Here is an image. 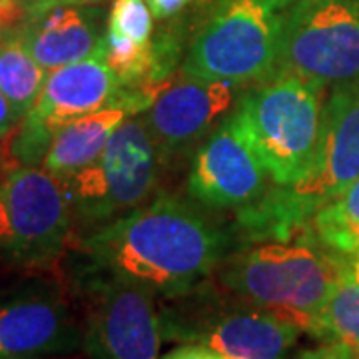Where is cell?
Returning a JSON list of instances; mask_svg holds the SVG:
<instances>
[{
    "mask_svg": "<svg viewBox=\"0 0 359 359\" xmlns=\"http://www.w3.org/2000/svg\"><path fill=\"white\" fill-rule=\"evenodd\" d=\"M74 248L90 271L142 283L162 299L192 292L236 250L230 231L170 194L82 236Z\"/></svg>",
    "mask_w": 359,
    "mask_h": 359,
    "instance_id": "obj_1",
    "label": "cell"
},
{
    "mask_svg": "<svg viewBox=\"0 0 359 359\" xmlns=\"http://www.w3.org/2000/svg\"><path fill=\"white\" fill-rule=\"evenodd\" d=\"M347 257L321 245L309 228L292 240L236 248L214 273L233 295L321 337L323 311Z\"/></svg>",
    "mask_w": 359,
    "mask_h": 359,
    "instance_id": "obj_2",
    "label": "cell"
},
{
    "mask_svg": "<svg viewBox=\"0 0 359 359\" xmlns=\"http://www.w3.org/2000/svg\"><path fill=\"white\" fill-rule=\"evenodd\" d=\"M359 178V82L330 90L321 110L318 150L304 176L276 186L240 210L238 222L254 242L292 240L309 228L316 212Z\"/></svg>",
    "mask_w": 359,
    "mask_h": 359,
    "instance_id": "obj_3",
    "label": "cell"
},
{
    "mask_svg": "<svg viewBox=\"0 0 359 359\" xmlns=\"http://www.w3.org/2000/svg\"><path fill=\"white\" fill-rule=\"evenodd\" d=\"M162 339L198 344L226 359H287L299 327L222 287L216 278L160 306Z\"/></svg>",
    "mask_w": 359,
    "mask_h": 359,
    "instance_id": "obj_4",
    "label": "cell"
},
{
    "mask_svg": "<svg viewBox=\"0 0 359 359\" xmlns=\"http://www.w3.org/2000/svg\"><path fill=\"white\" fill-rule=\"evenodd\" d=\"M323 92L290 74H273L238 100L231 118L254 146L269 180L290 186L318 150Z\"/></svg>",
    "mask_w": 359,
    "mask_h": 359,
    "instance_id": "obj_5",
    "label": "cell"
},
{
    "mask_svg": "<svg viewBox=\"0 0 359 359\" xmlns=\"http://www.w3.org/2000/svg\"><path fill=\"white\" fill-rule=\"evenodd\" d=\"M282 13L268 0H216L196 30L180 74L200 80L259 84L273 76Z\"/></svg>",
    "mask_w": 359,
    "mask_h": 359,
    "instance_id": "obj_6",
    "label": "cell"
},
{
    "mask_svg": "<svg viewBox=\"0 0 359 359\" xmlns=\"http://www.w3.org/2000/svg\"><path fill=\"white\" fill-rule=\"evenodd\" d=\"M160 160L142 116L126 118L102 154L62 180L74 230L84 226L90 233L146 204L158 184Z\"/></svg>",
    "mask_w": 359,
    "mask_h": 359,
    "instance_id": "obj_7",
    "label": "cell"
},
{
    "mask_svg": "<svg viewBox=\"0 0 359 359\" xmlns=\"http://www.w3.org/2000/svg\"><path fill=\"white\" fill-rule=\"evenodd\" d=\"M114 104H130L136 114H144L152 106V96L142 86L126 88L102 56L50 70L34 106L8 134L14 162L40 166L58 130Z\"/></svg>",
    "mask_w": 359,
    "mask_h": 359,
    "instance_id": "obj_8",
    "label": "cell"
},
{
    "mask_svg": "<svg viewBox=\"0 0 359 359\" xmlns=\"http://www.w3.org/2000/svg\"><path fill=\"white\" fill-rule=\"evenodd\" d=\"M273 74L321 92L359 82V0H295L282 11Z\"/></svg>",
    "mask_w": 359,
    "mask_h": 359,
    "instance_id": "obj_9",
    "label": "cell"
},
{
    "mask_svg": "<svg viewBox=\"0 0 359 359\" xmlns=\"http://www.w3.org/2000/svg\"><path fill=\"white\" fill-rule=\"evenodd\" d=\"M74 244L62 180L42 166H18L0 180V254L20 266L42 268Z\"/></svg>",
    "mask_w": 359,
    "mask_h": 359,
    "instance_id": "obj_10",
    "label": "cell"
},
{
    "mask_svg": "<svg viewBox=\"0 0 359 359\" xmlns=\"http://www.w3.org/2000/svg\"><path fill=\"white\" fill-rule=\"evenodd\" d=\"M82 347L90 359H160L158 295L118 276L90 271Z\"/></svg>",
    "mask_w": 359,
    "mask_h": 359,
    "instance_id": "obj_11",
    "label": "cell"
},
{
    "mask_svg": "<svg viewBox=\"0 0 359 359\" xmlns=\"http://www.w3.org/2000/svg\"><path fill=\"white\" fill-rule=\"evenodd\" d=\"M269 174L228 116L200 144L188 174L190 198L205 208L244 210L268 192Z\"/></svg>",
    "mask_w": 359,
    "mask_h": 359,
    "instance_id": "obj_12",
    "label": "cell"
},
{
    "mask_svg": "<svg viewBox=\"0 0 359 359\" xmlns=\"http://www.w3.org/2000/svg\"><path fill=\"white\" fill-rule=\"evenodd\" d=\"M233 90L230 82L219 80H168L152 106L140 114L160 156L178 154L204 140L233 106Z\"/></svg>",
    "mask_w": 359,
    "mask_h": 359,
    "instance_id": "obj_13",
    "label": "cell"
},
{
    "mask_svg": "<svg viewBox=\"0 0 359 359\" xmlns=\"http://www.w3.org/2000/svg\"><path fill=\"white\" fill-rule=\"evenodd\" d=\"M82 330L65 297L30 290L0 299V359H42L70 353Z\"/></svg>",
    "mask_w": 359,
    "mask_h": 359,
    "instance_id": "obj_14",
    "label": "cell"
},
{
    "mask_svg": "<svg viewBox=\"0 0 359 359\" xmlns=\"http://www.w3.org/2000/svg\"><path fill=\"white\" fill-rule=\"evenodd\" d=\"M102 11L96 4L50 2L28 6L18 32L28 52L48 72L100 56Z\"/></svg>",
    "mask_w": 359,
    "mask_h": 359,
    "instance_id": "obj_15",
    "label": "cell"
},
{
    "mask_svg": "<svg viewBox=\"0 0 359 359\" xmlns=\"http://www.w3.org/2000/svg\"><path fill=\"white\" fill-rule=\"evenodd\" d=\"M130 116H138L130 104H114L66 124L52 138L40 166L60 180L76 174L102 154L116 128Z\"/></svg>",
    "mask_w": 359,
    "mask_h": 359,
    "instance_id": "obj_16",
    "label": "cell"
},
{
    "mask_svg": "<svg viewBox=\"0 0 359 359\" xmlns=\"http://www.w3.org/2000/svg\"><path fill=\"white\" fill-rule=\"evenodd\" d=\"M48 70L28 52L18 32V26L6 28L0 40V90L13 104L20 120L34 106L46 82Z\"/></svg>",
    "mask_w": 359,
    "mask_h": 359,
    "instance_id": "obj_17",
    "label": "cell"
},
{
    "mask_svg": "<svg viewBox=\"0 0 359 359\" xmlns=\"http://www.w3.org/2000/svg\"><path fill=\"white\" fill-rule=\"evenodd\" d=\"M313 238L344 257L359 256V178L309 222Z\"/></svg>",
    "mask_w": 359,
    "mask_h": 359,
    "instance_id": "obj_18",
    "label": "cell"
},
{
    "mask_svg": "<svg viewBox=\"0 0 359 359\" xmlns=\"http://www.w3.org/2000/svg\"><path fill=\"white\" fill-rule=\"evenodd\" d=\"M320 341H344L359 355V283L347 264L323 311Z\"/></svg>",
    "mask_w": 359,
    "mask_h": 359,
    "instance_id": "obj_19",
    "label": "cell"
},
{
    "mask_svg": "<svg viewBox=\"0 0 359 359\" xmlns=\"http://www.w3.org/2000/svg\"><path fill=\"white\" fill-rule=\"evenodd\" d=\"M104 32L134 42H150L154 32V14L146 0H114Z\"/></svg>",
    "mask_w": 359,
    "mask_h": 359,
    "instance_id": "obj_20",
    "label": "cell"
},
{
    "mask_svg": "<svg viewBox=\"0 0 359 359\" xmlns=\"http://www.w3.org/2000/svg\"><path fill=\"white\" fill-rule=\"evenodd\" d=\"M295 359H358V355L344 341H321L318 347L302 351Z\"/></svg>",
    "mask_w": 359,
    "mask_h": 359,
    "instance_id": "obj_21",
    "label": "cell"
},
{
    "mask_svg": "<svg viewBox=\"0 0 359 359\" xmlns=\"http://www.w3.org/2000/svg\"><path fill=\"white\" fill-rule=\"evenodd\" d=\"M162 359H226L218 351L210 347L198 346V344H182V346L170 349Z\"/></svg>",
    "mask_w": 359,
    "mask_h": 359,
    "instance_id": "obj_22",
    "label": "cell"
},
{
    "mask_svg": "<svg viewBox=\"0 0 359 359\" xmlns=\"http://www.w3.org/2000/svg\"><path fill=\"white\" fill-rule=\"evenodd\" d=\"M150 11L158 20H168L176 14L184 13L190 4L198 2V0H146Z\"/></svg>",
    "mask_w": 359,
    "mask_h": 359,
    "instance_id": "obj_23",
    "label": "cell"
},
{
    "mask_svg": "<svg viewBox=\"0 0 359 359\" xmlns=\"http://www.w3.org/2000/svg\"><path fill=\"white\" fill-rule=\"evenodd\" d=\"M25 0H0V25L14 28L25 18Z\"/></svg>",
    "mask_w": 359,
    "mask_h": 359,
    "instance_id": "obj_24",
    "label": "cell"
},
{
    "mask_svg": "<svg viewBox=\"0 0 359 359\" xmlns=\"http://www.w3.org/2000/svg\"><path fill=\"white\" fill-rule=\"evenodd\" d=\"M18 122H20V116L16 114L13 104L8 102V98L0 90V140L13 132L18 126Z\"/></svg>",
    "mask_w": 359,
    "mask_h": 359,
    "instance_id": "obj_25",
    "label": "cell"
},
{
    "mask_svg": "<svg viewBox=\"0 0 359 359\" xmlns=\"http://www.w3.org/2000/svg\"><path fill=\"white\" fill-rule=\"evenodd\" d=\"M347 268H349V273L353 276V280L359 283V256L347 257Z\"/></svg>",
    "mask_w": 359,
    "mask_h": 359,
    "instance_id": "obj_26",
    "label": "cell"
},
{
    "mask_svg": "<svg viewBox=\"0 0 359 359\" xmlns=\"http://www.w3.org/2000/svg\"><path fill=\"white\" fill-rule=\"evenodd\" d=\"M50 2H82V4H88L86 0H25V8L36 6V4H50Z\"/></svg>",
    "mask_w": 359,
    "mask_h": 359,
    "instance_id": "obj_27",
    "label": "cell"
},
{
    "mask_svg": "<svg viewBox=\"0 0 359 359\" xmlns=\"http://www.w3.org/2000/svg\"><path fill=\"white\" fill-rule=\"evenodd\" d=\"M268 2L278 11V13H282V11H285L290 4H294L295 0H268Z\"/></svg>",
    "mask_w": 359,
    "mask_h": 359,
    "instance_id": "obj_28",
    "label": "cell"
},
{
    "mask_svg": "<svg viewBox=\"0 0 359 359\" xmlns=\"http://www.w3.org/2000/svg\"><path fill=\"white\" fill-rule=\"evenodd\" d=\"M4 30H6V28L0 25V40H2V36H4Z\"/></svg>",
    "mask_w": 359,
    "mask_h": 359,
    "instance_id": "obj_29",
    "label": "cell"
},
{
    "mask_svg": "<svg viewBox=\"0 0 359 359\" xmlns=\"http://www.w3.org/2000/svg\"><path fill=\"white\" fill-rule=\"evenodd\" d=\"M88 4H98V2H102V0H86Z\"/></svg>",
    "mask_w": 359,
    "mask_h": 359,
    "instance_id": "obj_30",
    "label": "cell"
},
{
    "mask_svg": "<svg viewBox=\"0 0 359 359\" xmlns=\"http://www.w3.org/2000/svg\"><path fill=\"white\" fill-rule=\"evenodd\" d=\"M355 355H358V353H355ZM358 359H359V355H358Z\"/></svg>",
    "mask_w": 359,
    "mask_h": 359,
    "instance_id": "obj_31",
    "label": "cell"
}]
</instances>
